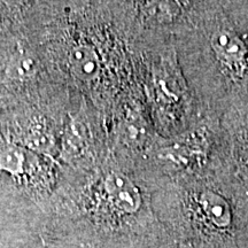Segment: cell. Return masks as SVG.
Returning a JSON list of instances; mask_svg holds the SVG:
<instances>
[{"instance_id": "6da1fadb", "label": "cell", "mask_w": 248, "mask_h": 248, "mask_svg": "<svg viewBox=\"0 0 248 248\" xmlns=\"http://www.w3.org/2000/svg\"><path fill=\"white\" fill-rule=\"evenodd\" d=\"M173 38L183 76L207 115L248 110V22L238 1L188 2Z\"/></svg>"}, {"instance_id": "7a4b0ae2", "label": "cell", "mask_w": 248, "mask_h": 248, "mask_svg": "<svg viewBox=\"0 0 248 248\" xmlns=\"http://www.w3.org/2000/svg\"><path fill=\"white\" fill-rule=\"evenodd\" d=\"M104 193L110 209L120 215H133L142 204L139 186L122 171H110L102 183Z\"/></svg>"}, {"instance_id": "3957f363", "label": "cell", "mask_w": 248, "mask_h": 248, "mask_svg": "<svg viewBox=\"0 0 248 248\" xmlns=\"http://www.w3.org/2000/svg\"><path fill=\"white\" fill-rule=\"evenodd\" d=\"M69 63L75 76L84 82H91L100 74V57L97 49L91 45L74 46L69 54Z\"/></svg>"}, {"instance_id": "277c9868", "label": "cell", "mask_w": 248, "mask_h": 248, "mask_svg": "<svg viewBox=\"0 0 248 248\" xmlns=\"http://www.w3.org/2000/svg\"><path fill=\"white\" fill-rule=\"evenodd\" d=\"M38 64L36 59L27 51H17L9 58L6 66V75L11 79L24 82L37 74Z\"/></svg>"}, {"instance_id": "5b68a950", "label": "cell", "mask_w": 248, "mask_h": 248, "mask_svg": "<svg viewBox=\"0 0 248 248\" xmlns=\"http://www.w3.org/2000/svg\"><path fill=\"white\" fill-rule=\"evenodd\" d=\"M26 155L20 147L15 145H7L0 151V170L18 176L24 171Z\"/></svg>"}, {"instance_id": "8992f818", "label": "cell", "mask_w": 248, "mask_h": 248, "mask_svg": "<svg viewBox=\"0 0 248 248\" xmlns=\"http://www.w3.org/2000/svg\"><path fill=\"white\" fill-rule=\"evenodd\" d=\"M86 138H88V130L85 124L77 119L71 120L66 130L64 151L73 155L80 153L85 146Z\"/></svg>"}, {"instance_id": "52a82bcc", "label": "cell", "mask_w": 248, "mask_h": 248, "mask_svg": "<svg viewBox=\"0 0 248 248\" xmlns=\"http://www.w3.org/2000/svg\"><path fill=\"white\" fill-rule=\"evenodd\" d=\"M26 144L30 148L40 152H48L53 147L54 138L51 132L46 129L44 124L36 123L28 130Z\"/></svg>"}]
</instances>
